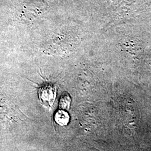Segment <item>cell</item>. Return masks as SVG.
<instances>
[{
  "mask_svg": "<svg viewBox=\"0 0 151 151\" xmlns=\"http://www.w3.org/2000/svg\"><path fill=\"white\" fill-rule=\"evenodd\" d=\"M71 98L68 93H64L60 97L59 107L61 110H67L70 107Z\"/></svg>",
  "mask_w": 151,
  "mask_h": 151,
  "instance_id": "4",
  "label": "cell"
},
{
  "mask_svg": "<svg viewBox=\"0 0 151 151\" xmlns=\"http://www.w3.org/2000/svg\"><path fill=\"white\" fill-rule=\"evenodd\" d=\"M55 95V89L50 85H44L39 89V98L42 102L47 106H51L53 104Z\"/></svg>",
  "mask_w": 151,
  "mask_h": 151,
  "instance_id": "2",
  "label": "cell"
},
{
  "mask_svg": "<svg viewBox=\"0 0 151 151\" xmlns=\"http://www.w3.org/2000/svg\"><path fill=\"white\" fill-rule=\"evenodd\" d=\"M47 7L45 0H29L22 4L20 17L22 20L31 22L46 11Z\"/></svg>",
  "mask_w": 151,
  "mask_h": 151,
  "instance_id": "1",
  "label": "cell"
},
{
  "mask_svg": "<svg viewBox=\"0 0 151 151\" xmlns=\"http://www.w3.org/2000/svg\"><path fill=\"white\" fill-rule=\"evenodd\" d=\"M54 120L60 125H66L70 122V116L64 110H60L55 114Z\"/></svg>",
  "mask_w": 151,
  "mask_h": 151,
  "instance_id": "3",
  "label": "cell"
}]
</instances>
